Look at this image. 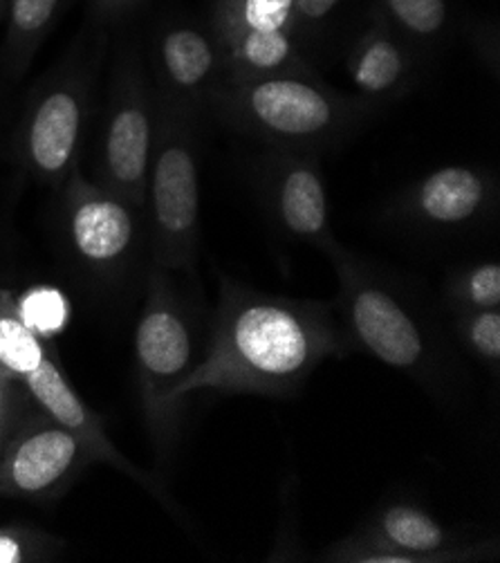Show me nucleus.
Masks as SVG:
<instances>
[{
	"instance_id": "nucleus-1",
	"label": "nucleus",
	"mask_w": 500,
	"mask_h": 563,
	"mask_svg": "<svg viewBox=\"0 0 500 563\" xmlns=\"http://www.w3.org/2000/svg\"><path fill=\"white\" fill-rule=\"evenodd\" d=\"M218 290L204 357L176 393L182 407L207 388L288 400L319 364L353 353L332 303L269 295L227 274Z\"/></svg>"
},
{
	"instance_id": "nucleus-2",
	"label": "nucleus",
	"mask_w": 500,
	"mask_h": 563,
	"mask_svg": "<svg viewBox=\"0 0 500 563\" xmlns=\"http://www.w3.org/2000/svg\"><path fill=\"white\" fill-rule=\"evenodd\" d=\"M323 254L340 280L335 310L351 349L409 375L435 396H452L460 368L415 290L340 241Z\"/></svg>"
},
{
	"instance_id": "nucleus-3",
	"label": "nucleus",
	"mask_w": 500,
	"mask_h": 563,
	"mask_svg": "<svg viewBox=\"0 0 500 563\" xmlns=\"http://www.w3.org/2000/svg\"><path fill=\"white\" fill-rule=\"evenodd\" d=\"M213 118L267 148L323 155L344 144L381 110L327 86L321 77L276 75L225 79L209 99Z\"/></svg>"
},
{
	"instance_id": "nucleus-4",
	"label": "nucleus",
	"mask_w": 500,
	"mask_h": 563,
	"mask_svg": "<svg viewBox=\"0 0 500 563\" xmlns=\"http://www.w3.org/2000/svg\"><path fill=\"white\" fill-rule=\"evenodd\" d=\"M204 346L198 310L182 297L174 272L148 265L146 299L135 328V371L146 431L159 463L176 452L185 416L176 393L200 366Z\"/></svg>"
},
{
	"instance_id": "nucleus-5",
	"label": "nucleus",
	"mask_w": 500,
	"mask_h": 563,
	"mask_svg": "<svg viewBox=\"0 0 500 563\" xmlns=\"http://www.w3.org/2000/svg\"><path fill=\"white\" fill-rule=\"evenodd\" d=\"M105 27L88 25L32 90L14 133V159L36 185L59 191L81 164Z\"/></svg>"
},
{
	"instance_id": "nucleus-6",
	"label": "nucleus",
	"mask_w": 500,
	"mask_h": 563,
	"mask_svg": "<svg viewBox=\"0 0 500 563\" xmlns=\"http://www.w3.org/2000/svg\"><path fill=\"white\" fill-rule=\"evenodd\" d=\"M198 124V112L157 99L144 220L151 265L174 274H193L200 250Z\"/></svg>"
},
{
	"instance_id": "nucleus-7",
	"label": "nucleus",
	"mask_w": 500,
	"mask_h": 563,
	"mask_svg": "<svg viewBox=\"0 0 500 563\" xmlns=\"http://www.w3.org/2000/svg\"><path fill=\"white\" fill-rule=\"evenodd\" d=\"M59 232L75 267L101 286L126 280L148 250L144 211L86 178L81 164L59 189Z\"/></svg>"
},
{
	"instance_id": "nucleus-8",
	"label": "nucleus",
	"mask_w": 500,
	"mask_h": 563,
	"mask_svg": "<svg viewBox=\"0 0 500 563\" xmlns=\"http://www.w3.org/2000/svg\"><path fill=\"white\" fill-rule=\"evenodd\" d=\"M155 124L157 97L151 73L137 47H124L108 86L90 180L142 211Z\"/></svg>"
},
{
	"instance_id": "nucleus-9",
	"label": "nucleus",
	"mask_w": 500,
	"mask_h": 563,
	"mask_svg": "<svg viewBox=\"0 0 500 563\" xmlns=\"http://www.w3.org/2000/svg\"><path fill=\"white\" fill-rule=\"evenodd\" d=\"M498 213V180L482 166L449 164L407 185L386 218L424 236H458L485 228Z\"/></svg>"
},
{
	"instance_id": "nucleus-10",
	"label": "nucleus",
	"mask_w": 500,
	"mask_h": 563,
	"mask_svg": "<svg viewBox=\"0 0 500 563\" xmlns=\"http://www.w3.org/2000/svg\"><path fill=\"white\" fill-rule=\"evenodd\" d=\"M97 463L90 446L41 409L23 413L0 446V496L52 500Z\"/></svg>"
},
{
	"instance_id": "nucleus-11",
	"label": "nucleus",
	"mask_w": 500,
	"mask_h": 563,
	"mask_svg": "<svg viewBox=\"0 0 500 563\" xmlns=\"http://www.w3.org/2000/svg\"><path fill=\"white\" fill-rule=\"evenodd\" d=\"M258 202L284 239L325 252L337 243L319 155L267 148L254 159Z\"/></svg>"
},
{
	"instance_id": "nucleus-12",
	"label": "nucleus",
	"mask_w": 500,
	"mask_h": 563,
	"mask_svg": "<svg viewBox=\"0 0 500 563\" xmlns=\"http://www.w3.org/2000/svg\"><path fill=\"white\" fill-rule=\"evenodd\" d=\"M151 79L157 99L202 115L225 81L222 52L209 25L185 19L159 23L151 45Z\"/></svg>"
},
{
	"instance_id": "nucleus-13",
	"label": "nucleus",
	"mask_w": 500,
	"mask_h": 563,
	"mask_svg": "<svg viewBox=\"0 0 500 563\" xmlns=\"http://www.w3.org/2000/svg\"><path fill=\"white\" fill-rule=\"evenodd\" d=\"M355 537L393 552H402L415 563L493 561L500 556L498 539L465 541L422 510L420 505L402 500L375 510L373 517L355 532Z\"/></svg>"
},
{
	"instance_id": "nucleus-14",
	"label": "nucleus",
	"mask_w": 500,
	"mask_h": 563,
	"mask_svg": "<svg viewBox=\"0 0 500 563\" xmlns=\"http://www.w3.org/2000/svg\"><path fill=\"white\" fill-rule=\"evenodd\" d=\"M23 388L43 413H47L52 420H57L59 424L77 433L90 446L97 463H108L115 470L124 472L126 476L137 481L144 489H148L157 500H162L171 512H176V505L169 498V494H166V489L148 472L131 463L115 446V442L108 438L101 416L92 411L75 390V386L70 384V379L66 377L59 364L57 353L52 351L47 360L32 375L23 379Z\"/></svg>"
},
{
	"instance_id": "nucleus-15",
	"label": "nucleus",
	"mask_w": 500,
	"mask_h": 563,
	"mask_svg": "<svg viewBox=\"0 0 500 563\" xmlns=\"http://www.w3.org/2000/svg\"><path fill=\"white\" fill-rule=\"evenodd\" d=\"M424 64V56L388 27L375 10L346 56L353 92L379 108L407 97L418 84Z\"/></svg>"
},
{
	"instance_id": "nucleus-16",
	"label": "nucleus",
	"mask_w": 500,
	"mask_h": 563,
	"mask_svg": "<svg viewBox=\"0 0 500 563\" xmlns=\"http://www.w3.org/2000/svg\"><path fill=\"white\" fill-rule=\"evenodd\" d=\"M220 52L295 34L292 0H211L207 21Z\"/></svg>"
},
{
	"instance_id": "nucleus-17",
	"label": "nucleus",
	"mask_w": 500,
	"mask_h": 563,
	"mask_svg": "<svg viewBox=\"0 0 500 563\" xmlns=\"http://www.w3.org/2000/svg\"><path fill=\"white\" fill-rule=\"evenodd\" d=\"M70 5L73 0H10L0 47V70L8 79L19 81L27 75L38 49Z\"/></svg>"
},
{
	"instance_id": "nucleus-18",
	"label": "nucleus",
	"mask_w": 500,
	"mask_h": 563,
	"mask_svg": "<svg viewBox=\"0 0 500 563\" xmlns=\"http://www.w3.org/2000/svg\"><path fill=\"white\" fill-rule=\"evenodd\" d=\"M373 10L426 62L452 30L449 0H375Z\"/></svg>"
},
{
	"instance_id": "nucleus-19",
	"label": "nucleus",
	"mask_w": 500,
	"mask_h": 563,
	"mask_svg": "<svg viewBox=\"0 0 500 563\" xmlns=\"http://www.w3.org/2000/svg\"><path fill=\"white\" fill-rule=\"evenodd\" d=\"M49 353L47 342L21 317L16 297L10 290H0V373L23 384Z\"/></svg>"
},
{
	"instance_id": "nucleus-20",
	"label": "nucleus",
	"mask_w": 500,
	"mask_h": 563,
	"mask_svg": "<svg viewBox=\"0 0 500 563\" xmlns=\"http://www.w3.org/2000/svg\"><path fill=\"white\" fill-rule=\"evenodd\" d=\"M444 299L454 312L500 308V265L498 261H478L452 272L444 286Z\"/></svg>"
},
{
	"instance_id": "nucleus-21",
	"label": "nucleus",
	"mask_w": 500,
	"mask_h": 563,
	"mask_svg": "<svg viewBox=\"0 0 500 563\" xmlns=\"http://www.w3.org/2000/svg\"><path fill=\"white\" fill-rule=\"evenodd\" d=\"M454 330L460 346L489 371L491 379L500 377V308L454 312Z\"/></svg>"
},
{
	"instance_id": "nucleus-22",
	"label": "nucleus",
	"mask_w": 500,
	"mask_h": 563,
	"mask_svg": "<svg viewBox=\"0 0 500 563\" xmlns=\"http://www.w3.org/2000/svg\"><path fill=\"white\" fill-rule=\"evenodd\" d=\"M64 550V539L30 526H0V563L54 561Z\"/></svg>"
},
{
	"instance_id": "nucleus-23",
	"label": "nucleus",
	"mask_w": 500,
	"mask_h": 563,
	"mask_svg": "<svg viewBox=\"0 0 500 563\" xmlns=\"http://www.w3.org/2000/svg\"><path fill=\"white\" fill-rule=\"evenodd\" d=\"M16 301H19V310H21V317L25 319V323L36 334H41L45 342H47V336L59 334L70 319L68 301L57 288H47V286L32 288Z\"/></svg>"
},
{
	"instance_id": "nucleus-24",
	"label": "nucleus",
	"mask_w": 500,
	"mask_h": 563,
	"mask_svg": "<svg viewBox=\"0 0 500 563\" xmlns=\"http://www.w3.org/2000/svg\"><path fill=\"white\" fill-rule=\"evenodd\" d=\"M344 3L346 0H292L295 36L303 49L308 41H316L327 32Z\"/></svg>"
},
{
	"instance_id": "nucleus-25",
	"label": "nucleus",
	"mask_w": 500,
	"mask_h": 563,
	"mask_svg": "<svg viewBox=\"0 0 500 563\" xmlns=\"http://www.w3.org/2000/svg\"><path fill=\"white\" fill-rule=\"evenodd\" d=\"M467 41L480 64L493 79L500 75V27L496 19H474L467 23Z\"/></svg>"
},
{
	"instance_id": "nucleus-26",
	"label": "nucleus",
	"mask_w": 500,
	"mask_h": 563,
	"mask_svg": "<svg viewBox=\"0 0 500 563\" xmlns=\"http://www.w3.org/2000/svg\"><path fill=\"white\" fill-rule=\"evenodd\" d=\"M23 384L0 373V444L5 442L10 429L25 413V398L21 396Z\"/></svg>"
},
{
	"instance_id": "nucleus-27",
	"label": "nucleus",
	"mask_w": 500,
	"mask_h": 563,
	"mask_svg": "<svg viewBox=\"0 0 500 563\" xmlns=\"http://www.w3.org/2000/svg\"><path fill=\"white\" fill-rule=\"evenodd\" d=\"M144 0H88V8L92 14V25L108 27L118 23L120 19L135 12Z\"/></svg>"
},
{
	"instance_id": "nucleus-28",
	"label": "nucleus",
	"mask_w": 500,
	"mask_h": 563,
	"mask_svg": "<svg viewBox=\"0 0 500 563\" xmlns=\"http://www.w3.org/2000/svg\"><path fill=\"white\" fill-rule=\"evenodd\" d=\"M8 8H10V0H0V25L5 23V16H8Z\"/></svg>"
},
{
	"instance_id": "nucleus-29",
	"label": "nucleus",
	"mask_w": 500,
	"mask_h": 563,
	"mask_svg": "<svg viewBox=\"0 0 500 563\" xmlns=\"http://www.w3.org/2000/svg\"><path fill=\"white\" fill-rule=\"evenodd\" d=\"M0 446H3V444H0Z\"/></svg>"
}]
</instances>
